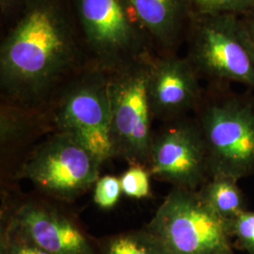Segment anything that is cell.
I'll list each match as a JSON object with an SVG mask.
<instances>
[{"instance_id":"obj_1","label":"cell","mask_w":254,"mask_h":254,"mask_svg":"<svg viewBox=\"0 0 254 254\" xmlns=\"http://www.w3.org/2000/svg\"><path fill=\"white\" fill-rule=\"evenodd\" d=\"M91 67L70 0H24L0 44L2 103L46 111L74 76Z\"/></svg>"},{"instance_id":"obj_2","label":"cell","mask_w":254,"mask_h":254,"mask_svg":"<svg viewBox=\"0 0 254 254\" xmlns=\"http://www.w3.org/2000/svg\"><path fill=\"white\" fill-rule=\"evenodd\" d=\"M236 92L231 84H208L196 120L203 136L211 176L237 180L254 175V93Z\"/></svg>"},{"instance_id":"obj_3","label":"cell","mask_w":254,"mask_h":254,"mask_svg":"<svg viewBox=\"0 0 254 254\" xmlns=\"http://www.w3.org/2000/svg\"><path fill=\"white\" fill-rule=\"evenodd\" d=\"M89 65L107 73L144 62L155 53L129 0H70Z\"/></svg>"},{"instance_id":"obj_4","label":"cell","mask_w":254,"mask_h":254,"mask_svg":"<svg viewBox=\"0 0 254 254\" xmlns=\"http://www.w3.org/2000/svg\"><path fill=\"white\" fill-rule=\"evenodd\" d=\"M48 124L73 136L101 163L116 156L111 133L109 73L88 67L68 82L46 110Z\"/></svg>"},{"instance_id":"obj_5","label":"cell","mask_w":254,"mask_h":254,"mask_svg":"<svg viewBox=\"0 0 254 254\" xmlns=\"http://www.w3.org/2000/svg\"><path fill=\"white\" fill-rule=\"evenodd\" d=\"M186 41V57L200 79L254 91V55L238 15L192 16Z\"/></svg>"},{"instance_id":"obj_6","label":"cell","mask_w":254,"mask_h":254,"mask_svg":"<svg viewBox=\"0 0 254 254\" xmlns=\"http://www.w3.org/2000/svg\"><path fill=\"white\" fill-rule=\"evenodd\" d=\"M147 230L172 254H235L227 220L209 206L198 190L174 187Z\"/></svg>"},{"instance_id":"obj_7","label":"cell","mask_w":254,"mask_h":254,"mask_svg":"<svg viewBox=\"0 0 254 254\" xmlns=\"http://www.w3.org/2000/svg\"><path fill=\"white\" fill-rule=\"evenodd\" d=\"M151 59L109 74L111 133L115 154L123 156L132 166L144 168L149 164L154 140V117L147 90Z\"/></svg>"},{"instance_id":"obj_8","label":"cell","mask_w":254,"mask_h":254,"mask_svg":"<svg viewBox=\"0 0 254 254\" xmlns=\"http://www.w3.org/2000/svg\"><path fill=\"white\" fill-rule=\"evenodd\" d=\"M101 165L73 136L56 131L27 157L20 175L48 196L72 200L96 184Z\"/></svg>"},{"instance_id":"obj_9","label":"cell","mask_w":254,"mask_h":254,"mask_svg":"<svg viewBox=\"0 0 254 254\" xmlns=\"http://www.w3.org/2000/svg\"><path fill=\"white\" fill-rule=\"evenodd\" d=\"M148 169L151 176L175 188L199 190L211 177L208 154L196 118L166 123L154 137Z\"/></svg>"},{"instance_id":"obj_10","label":"cell","mask_w":254,"mask_h":254,"mask_svg":"<svg viewBox=\"0 0 254 254\" xmlns=\"http://www.w3.org/2000/svg\"><path fill=\"white\" fill-rule=\"evenodd\" d=\"M187 57L154 55L148 66L147 90L154 119L165 123L196 112L204 88Z\"/></svg>"},{"instance_id":"obj_11","label":"cell","mask_w":254,"mask_h":254,"mask_svg":"<svg viewBox=\"0 0 254 254\" xmlns=\"http://www.w3.org/2000/svg\"><path fill=\"white\" fill-rule=\"evenodd\" d=\"M9 226L49 254H94L73 221L46 204L23 203L13 212Z\"/></svg>"},{"instance_id":"obj_12","label":"cell","mask_w":254,"mask_h":254,"mask_svg":"<svg viewBox=\"0 0 254 254\" xmlns=\"http://www.w3.org/2000/svg\"><path fill=\"white\" fill-rule=\"evenodd\" d=\"M154 44L156 55L177 54L191 15L186 0H129Z\"/></svg>"},{"instance_id":"obj_13","label":"cell","mask_w":254,"mask_h":254,"mask_svg":"<svg viewBox=\"0 0 254 254\" xmlns=\"http://www.w3.org/2000/svg\"><path fill=\"white\" fill-rule=\"evenodd\" d=\"M235 177L216 174L205 182L198 192L218 216L229 220L248 210L243 191Z\"/></svg>"},{"instance_id":"obj_14","label":"cell","mask_w":254,"mask_h":254,"mask_svg":"<svg viewBox=\"0 0 254 254\" xmlns=\"http://www.w3.org/2000/svg\"><path fill=\"white\" fill-rule=\"evenodd\" d=\"M102 254H172L163 242L150 231L133 232L110 238Z\"/></svg>"},{"instance_id":"obj_15","label":"cell","mask_w":254,"mask_h":254,"mask_svg":"<svg viewBox=\"0 0 254 254\" xmlns=\"http://www.w3.org/2000/svg\"><path fill=\"white\" fill-rule=\"evenodd\" d=\"M192 16L236 14L254 9V0H186Z\"/></svg>"},{"instance_id":"obj_16","label":"cell","mask_w":254,"mask_h":254,"mask_svg":"<svg viewBox=\"0 0 254 254\" xmlns=\"http://www.w3.org/2000/svg\"><path fill=\"white\" fill-rule=\"evenodd\" d=\"M230 237L235 240L234 247L248 254H254V212L247 210L227 220Z\"/></svg>"},{"instance_id":"obj_17","label":"cell","mask_w":254,"mask_h":254,"mask_svg":"<svg viewBox=\"0 0 254 254\" xmlns=\"http://www.w3.org/2000/svg\"><path fill=\"white\" fill-rule=\"evenodd\" d=\"M150 176L144 167L132 166L121 177V186L123 192L131 198L142 199L150 196Z\"/></svg>"},{"instance_id":"obj_18","label":"cell","mask_w":254,"mask_h":254,"mask_svg":"<svg viewBox=\"0 0 254 254\" xmlns=\"http://www.w3.org/2000/svg\"><path fill=\"white\" fill-rule=\"evenodd\" d=\"M121 181L114 176H104L95 184L94 201L103 209L113 207L121 197Z\"/></svg>"},{"instance_id":"obj_19","label":"cell","mask_w":254,"mask_h":254,"mask_svg":"<svg viewBox=\"0 0 254 254\" xmlns=\"http://www.w3.org/2000/svg\"><path fill=\"white\" fill-rule=\"evenodd\" d=\"M3 245L4 254H49L9 225Z\"/></svg>"},{"instance_id":"obj_20","label":"cell","mask_w":254,"mask_h":254,"mask_svg":"<svg viewBox=\"0 0 254 254\" xmlns=\"http://www.w3.org/2000/svg\"><path fill=\"white\" fill-rule=\"evenodd\" d=\"M246 38L254 55V9L238 15Z\"/></svg>"},{"instance_id":"obj_21","label":"cell","mask_w":254,"mask_h":254,"mask_svg":"<svg viewBox=\"0 0 254 254\" xmlns=\"http://www.w3.org/2000/svg\"><path fill=\"white\" fill-rule=\"evenodd\" d=\"M24 0H0L1 16L6 21H10L22 8Z\"/></svg>"}]
</instances>
